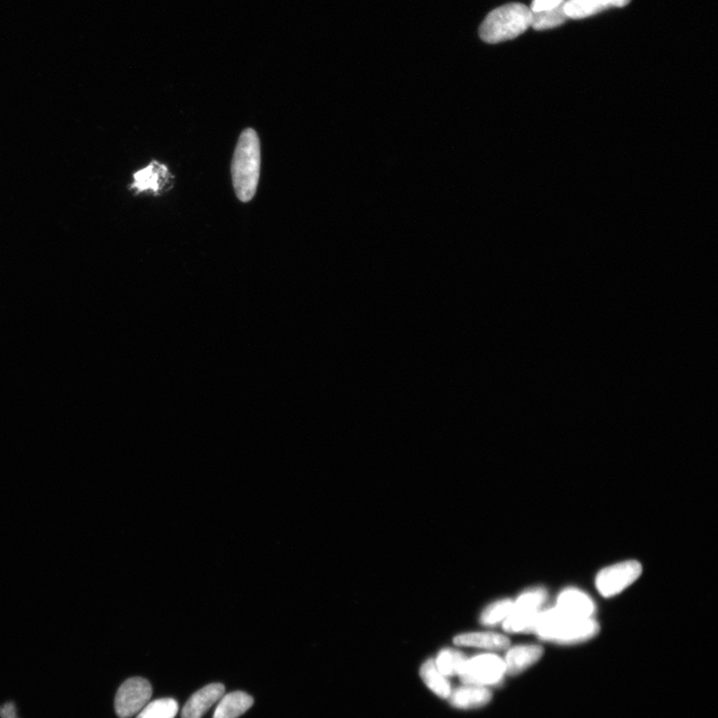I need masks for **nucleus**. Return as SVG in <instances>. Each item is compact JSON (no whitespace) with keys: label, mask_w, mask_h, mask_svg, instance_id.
Wrapping results in <instances>:
<instances>
[{"label":"nucleus","mask_w":718,"mask_h":718,"mask_svg":"<svg viewBox=\"0 0 718 718\" xmlns=\"http://www.w3.org/2000/svg\"><path fill=\"white\" fill-rule=\"evenodd\" d=\"M261 171V143L254 129L247 128L241 134L233 154L232 176L240 201L248 203L256 195Z\"/></svg>","instance_id":"f257e3e1"},{"label":"nucleus","mask_w":718,"mask_h":718,"mask_svg":"<svg viewBox=\"0 0 718 718\" xmlns=\"http://www.w3.org/2000/svg\"><path fill=\"white\" fill-rule=\"evenodd\" d=\"M600 626L591 619L566 615L557 607L540 612L535 633L544 641L573 645L587 641L598 635Z\"/></svg>","instance_id":"f03ea898"},{"label":"nucleus","mask_w":718,"mask_h":718,"mask_svg":"<svg viewBox=\"0 0 718 718\" xmlns=\"http://www.w3.org/2000/svg\"><path fill=\"white\" fill-rule=\"evenodd\" d=\"M532 23V12L525 4L513 3L492 11L480 26V37L489 45L520 37Z\"/></svg>","instance_id":"7ed1b4c3"},{"label":"nucleus","mask_w":718,"mask_h":718,"mask_svg":"<svg viewBox=\"0 0 718 718\" xmlns=\"http://www.w3.org/2000/svg\"><path fill=\"white\" fill-rule=\"evenodd\" d=\"M504 661L493 655H482L467 660L458 676L464 685L477 687L497 686L503 680Z\"/></svg>","instance_id":"20e7f679"},{"label":"nucleus","mask_w":718,"mask_h":718,"mask_svg":"<svg viewBox=\"0 0 718 718\" xmlns=\"http://www.w3.org/2000/svg\"><path fill=\"white\" fill-rule=\"evenodd\" d=\"M643 567L638 561H626L601 570L596 587L604 598H612L633 585L641 577Z\"/></svg>","instance_id":"39448f33"},{"label":"nucleus","mask_w":718,"mask_h":718,"mask_svg":"<svg viewBox=\"0 0 718 718\" xmlns=\"http://www.w3.org/2000/svg\"><path fill=\"white\" fill-rule=\"evenodd\" d=\"M153 689L150 682L142 678L127 680L117 691L115 712L120 718L139 714L150 703Z\"/></svg>","instance_id":"423d86ee"},{"label":"nucleus","mask_w":718,"mask_h":718,"mask_svg":"<svg viewBox=\"0 0 718 718\" xmlns=\"http://www.w3.org/2000/svg\"><path fill=\"white\" fill-rule=\"evenodd\" d=\"M226 688L222 683H211L198 690L188 699L182 718H202L209 709L217 704L224 695Z\"/></svg>","instance_id":"0eeeda50"},{"label":"nucleus","mask_w":718,"mask_h":718,"mask_svg":"<svg viewBox=\"0 0 718 718\" xmlns=\"http://www.w3.org/2000/svg\"><path fill=\"white\" fill-rule=\"evenodd\" d=\"M170 178L168 168L154 160L148 167L135 173L131 189H134L137 194L151 191L155 195H159Z\"/></svg>","instance_id":"6e6552de"},{"label":"nucleus","mask_w":718,"mask_h":718,"mask_svg":"<svg viewBox=\"0 0 718 718\" xmlns=\"http://www.w3.org/2000/svg\"><path fill=\"white\" fill-rule=\"evenodd\" d=\"M631 0H566L565 13L568 19L584 20L612 7H625Z\"/></svg>","instance_id":"1a4fd4ad"},{"label":"nucleus","mask_w":718,"mask_h":718,"mask_svg":"<svg viewBox=\"0 0 718 718\" xmlns=\"http://www.w3.org/2000/svg\"><path fill=\"white\" fill-rule=\"evenodd\" d=\"M543 648L539 646L526 645L512 647L506 655L504 660L505 673L509 676H517L532 667L543 655Z\"/></svg>","instance_id":"9d476101"},{"label":"nucleus","mask_w":718,"mask_h":718,"mask_svg":"<svg viewBox=\"0 0 718 718\" xmlns=\"http://www.w3.org/2000/svg\"><path fill=\"white\" fill-rule=\"evenodd\" d=\"M556 607L566 615L579 619H591L595 612V604L590 596L576 589L561 593Z\"/></svg>","instance_id":"9b49d317"},{"label":"nucleus","mask_w":718,"mask_h":718,"mask_svg":"<svg viewBox=\"0 0 718 718\" xmlns=\"http://www.w3.org/2000/svg\"><path fill=\"white\" fill-rule=\"evenodd\" d=\"M492 698L487 688L464 685L450 694V704L460 709H472L486 705Z\"/></svg>","instance_id":"f8f14e48"},{"label":"nucleus","mask_w":718,"mask_h":718,"mask_svg":"<svg viewBox=\"0 0 718 718\" xmlns=\"http://www.w3.org/2000/svg\"><path fill=\"white\" fill-rule=\"evenodd\" d=\"M254 705V698L244 691L224 695L218 702L213 718H238Z\"/></svg>","instance_id":"ddd939ff"},{"label":"nucleus","mask_w":718,"mask_h":718,"mask_svg":"<svg viewBox=\"0 0 718 718\" xmlns=\"http://www.w3.org/2000/svg\"><path fill=\"white\" fill-rule=\"evenodd\" d=\"M454 644L460 646L486 648V650L502 651L510 645L507 637L496 633H469L457 636Z\"/></svg>","instance_id":"4468645a"},{"label":"nucleus","mask_w":718,"mask_h":718,"mask_svg":"<svg viewBox=\"0 0 718 718\" xmlns=\"http://www.w3.org/2000/svg\"><path fill=\"white\" fill-rule=\"evenodd\" d=\"M421 678L426 685L441 698H449L452 686L447 678L436 668L435 660H429L422 665Z\"/></svg>","instance_id":"2eb2a0df"},{"label":"nucleus","mask_w":718,"mask_h":718,"mask_svg":"<svg viewBox=\"0 0 718 718\" xmlns=\"http://www.w3.org/2000/svg\"><path fill=\"white\" fill-rule=\"evenodd\" d=\"M568 20L563 4L553 10L532 13L531 28L536 30H552L564 24Z\"/></svg>","instance_id":"dca6fc26"},{"label":"nucleus","mask_w":718,"mask_h":718,"mask_svg":"<svg viewBox=\"0 0 718 718\" xmlns=\"http://www.w3.org/2000/svg\"><path fill=\"white\" fill-rule=\"evenodd\" d=\"M179 705L175 699L161 698L148 703L136 718H175Z\"/></svg>","instance_id":"f3484780"},{"label":"nucleus","mask_w":718,"mask_h":718,"mask_svg":"<svg viewBox=\"0 0 718 718\" xmlns=\"http://www.w3.org/2000/svg\"><path fill=\"white\" fill-rule=\"evenodd\" d=\"M466 661V656L462 653L445 648L439 653L435 662L438 671L447 678L455 674L458 676Z\"/></svg>","instance_id":"a211bd4d"},{"label":"nucleus","mask_w":718,"mask_h":718,"mask_svg":"<svg viewBox=\"0 0 718 718\" xmlns=\"http://www.w3.org/2000/svg\"><path fill=\"white\" fill-rule=\"evenodd\" d=\"M546 600V591L543 589L529 590L519 596L513 604V611L524 612H538Z\"/></svg>","instance_id":"6ab92c4d"},{"label":"nucleus","mask_w":718,"mask_h":718,"mask_svg":"<svg viewBox=\"0 0 718 718\" xmlns=\"http://www.w3.org/2000/svg\"><path fill=\"white\" fill-rule=\"evenodd\" d=\"M514 603L510 600L499 601L492 604L482 612L483 625L494 626L504 621L511 613Z\"/></svg>","instance_id":"aec40b11"},{"label":"nucleus","mask_w":718,"mask_h":718,"mask_svg":"<svg viewBox=\"0 0 718 718\" xmlns=\"http://www.w3.org/2000/svg\"><path fill=\"white\" fill-rule=\"evenodd\" d=\"M565 3L566 0H533L530 10L532 13L550 11L565 4Z\"/></svg>","instance_id":"412c9836"},{"label":"nucleus","mask_w":718,"mask_h":718,"mask_svg":"<svg viewBox=\"0 0 718 718\" xmlns=\"http://www.w3.org/2000/svg\"><path fill=\"white\" fill-rule=\"evenodd\" d=\"M0 717L2 718H19L16 707L13 703H7L0 707Z\"/></svg>","instance_id":"4be33fe9"}]
</instances>
